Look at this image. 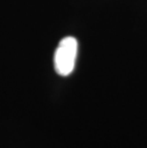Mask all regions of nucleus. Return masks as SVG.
<instances>
[{
	"mask_svg": "<svg viewBox=\"0 0 147 148\" xmlns=\"http://www.w3.org/2000/svg\"><path fill=\"white\" fill-rule=\"evenodd\" d=\"M77 56V41L73 36L61 39L55 52L54 64L55 72L62 77H67L75 69Z\"/></svg>",
	"mask_w": 147,
	"mask_h": 148,
	"instance_id": "obj_1",
	"label": "nucleus"
}]
</instances>
